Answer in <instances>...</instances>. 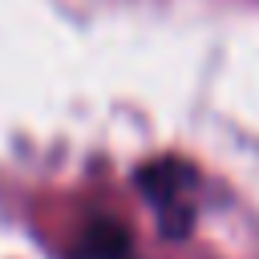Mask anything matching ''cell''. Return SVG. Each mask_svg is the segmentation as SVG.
<instances>
[{"mask_svg": "<svg viewBox=\"0 0 259 259\" xmlns=\"http://www.w3.org/2000/svg\"><path fill=\"white\" fill-rule=\"evenodd\" d=\"M142 186H146V194H150V202L158 206V219H162V227L166 231H174V214H178V223H182V231H186V223H190V198L182 194L186 186H190V174L178 166V162H154V166H146L142 170Z\"/></svg>", "mask_w": 259, "mask_h": 259, "instance_id": "1", "label": "cell"}]
</instances>
